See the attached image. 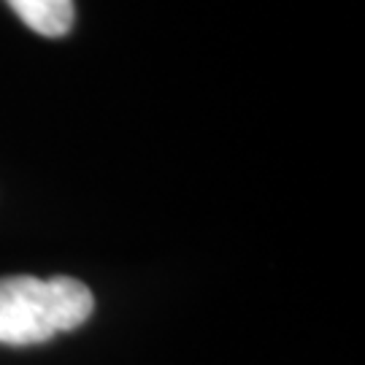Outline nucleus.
<instances>
[{"mask_svg":"<svg viewBox=\"0 0 365 365\" xmlns=\"http://www.w3.org/2000/svg\"><path fill=\"white\" fill-rule=\"evenodd\" d=\"M95 312L92 289L73 276H3L0 344L33 346L81 327Z\"/></svg>","mask_w":365,"mask_h":365,"instance_id":"nucleus-1","label":"nucleus"},{"mask_svg":"<svg viewBox=\"0 0 365 365\" xmlns=\"http://www.w3.org/2000/svg\"><path fill=\"white\" fill-rule=\"evenodd\" d=\"M6 3L33 33L43 38H63L73 30L76 22L73 0H6Z\"/></svg>","mask_w":365,"mask_h":365,"instance_id":"nucleus-2","label":"nucleus"}]
</instances>
